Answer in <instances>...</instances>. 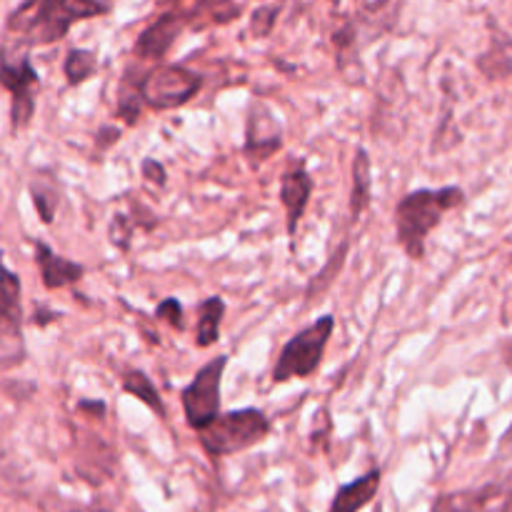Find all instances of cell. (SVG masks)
<instances>
[{
  "label": "cell",
  "instance_id": "1",
  "mask_svg": "<svg viewBox=\"0 0 512 512\" xmlns=\"http://www.w3.org/2000/svg\"><path fill=\"white\" fill-rule=\"evenodd\" d=\"M108 13L100 0H23L10 13L8 30L23 33L30 45H50L65 38L78 20Z\"/></svg>",
  "mask_w": 512,
  "mask_h": 512
},
{
  "label": "cell",
  "instance_id": "2",
  "mask_svg": "<svg viewBox=\"0 0 512 512\" xmlns=\"http://www.w3.org/2000/svg\"><path fill=\"white\" fill-rule=\"evenodd\" d=\"M465 193L455 185L448 188H420L405 195L395 208V230H398L400 248L408 253V258H425V240L428 235L443 223L445 213L463 205Z\"/></svg>",
  "mask_w": 512,
  "mask_h": 512
},
{
  "label": "cell",
  "instance_id": "3",
  "mask_svg": "<svg viewBox=\"0 0 512 512\" xmlns=\"http://www.w3.org/2000/svg\"><path fill=\"white\" fill-rule=\"evenodd\" d=\"M268 433V415L258 408H245L233 410V413H220L208 428L198 430V438L200 445L210 455L223 458V455H233L240 453V450L253 448L260 440L268 438Z\"/></svg>",
  "mask_w": 512,
  "mask_h": 512
},
{
  "label": "cell",
  "instance_id": "4",
  "mask_svg": "<svg viewBox=\"0 0 512 512\" xmlns=\"http://www.w3.org/2000/svg\"><path fill=\"white\" fill-rule=\"evenodd\" d=\"M333 330L335 318L333 315H323V318H318V323L308 325L298 335H293L285 343V348L280 350V358L273 370V383H288L293 378H310L320 368V363H323L325 348H328Z\"/></svg>",
  "mask_w": 512,
  "mask_h": 512
},
{
  "label": "cell",
  "instance_id": "5",
  "mask_svg": "<svg viewBox=\"0 0 512 512\" xmlns=\"http://www.w3.org/2000/svg\"><path fill=\"white\" fill-rule=\"evenodd\" d=\"M228 355H218L195 373L193 383L183 390L185 420L193 430H203L220 415V385H223Z\"/></svg>",
  "mask_w": 512,
  "mask_h": 512
},
{
  "label": "cell",
  "instance_id": "6",
  "mask_svg": "<svg viewBox=\"0 0 512 512\" xmlns=\"http://www.w3.org/2000/svg\"><path fill=\"white\" fill-rule=\"evenodd\" d=\"M200 85L203 80L193 70L183 68V65H160L145 75L140 83V95H143L145 105H150L153 110H173L188 103L198 93Z\"/></svg>",
  "mask_w": 512,
  "mask_h": 512
},
{
  "label": "cell",
  "instance_id": "7",
  "mask_svg": "<svg viewBox=\"0 0 512 512\" xmlns=\"http://www.w3.org/2000/svg\"><path fill=\"white\" fill-rule=\"evenodd\" d=\"M0 358L23 360V305L20 278L0 260Z\"/></svg>",
  "mask_w": 512,
  "mask_h": 512
},
{
  "label": "cell",
  "instance_id": "8",
  "mask_svg": "<svg viewBox=\"0 0 512 512\" xmlns=\"http://www.w3.org/2000/svg\"><path fill=\"white\" fill-rule=\"evenodd\" d=\"M0 85L13 95L10 105V118H13V130H23L35 113V90H38L40 78L35 73L33 63L28 58H20L18 63L0 55Z\"/></svg>",
  "mask_w": 512,
  "mask_h": 512
},
{
  "label": "cell",
  "instance_id": "9",
  "mask_svg": "<svg viewBox=\"0 0 512 512\" xmlns=\"http://www.w3.org/2000/svg\"><path fill=\"white\" fill-rule=\"evenodd\" d=\"M430 512H512V475L480 488L440 495Z\"/></svg>",
  "mask_w": 512,
  "mask_h": 512
},
{
  "label": "cell",
  "instance_id": "10",
  "mask_svg": "<svg viewBox=\"0 0 512 512\" xmlns=\"http://www.w3.org/2000/svg\"><path fill=\"white\" fill-rule=\"evenodd\" d=\"M313 195V178L305 168H290L280 180V200L288 210V233L295 235L300 218L305 215V208Z\"/></svg>",
  "mask_w": 512,
  "mask_h": 512
},
{
  "label": "cell",
  "instance_id": "11",
  "mask_svg": "<svg viewBox=\"0 0 512 512\" xmlns=\"http://www.w3.org/2000/svg\"><path fill=\"white\" fill-rule=\"evenodd\" d=\"M183 30V20L175 13L160 15L155 23H150L148 28L140 33L138 43H135V55L143 60H160L170 50V45L175 43V38Z\"/></svg>",
  "mask_w": 512,
  "mask_h": 512
},
{
  "label": "cell",
  "instance_id": "12",
  "mask_svg": "<svg viewBox=\"0 0 512 512\" xmlns=\"http://www.w3.org/2000/svg\"><path fill=\"white\" fill-rule=\"evenodd\" d=\"M35 263H38L40 275H43V285L48 290L65 288V285H73L83 278L85 268L80 263H73L68 258H60L53 253V248L45 243H35Z\"/></svg>",
  "mask_w": 512,
  "mask_h": 512
},
{
  "label": "cell",
  "instance_id": "13",
  "mask_svg": "<svg viewBox=\"0 0 512 512\" xmlns=\"http://www.w3.org/2000/svg\"><path fill=\"white\" fill-rule=\"evenodd\" d=\"M380 470H370L363 478L353 480V483L343 485V488L335 493L333 505H330V512H360L365 505L373 503V498L378 495L380 488Z\"/></svg>",
  "mask_w": 512,
  "mask_h": 512
},
{
  "label": "cell",
  "instance_id": "14",
  "mask_svg": "<svg viewBox=\"0 0 512 512\" xmlns=\"http://www.w3.org/2000/svg\"><path fill=\"white\" fill-rule=\"evenodd\" d=\"M223 318L225 303L220 295H210L198 305V328H195V345L198 348H210L213 343H218Z\"/></svg>",
  "mask_w": 512,
  "mask_h": 512
},
{
  "label": "cell",
  "instance_id": "15",
  "mask_svg": "<svg viewBox=\"0 0 512 512\" xmlns=\"http://www.w3.org/2000/svg\"><path fill=\"white\" fill-rule=\"evenodd\" d=\"M373 195V178H370V158L368 150L358 148L353 160V190H350V218L358 220L370 205Z\"/></svg>",
  "mask_w": 512,
  "mask_h": 512
},
{
  "label": "cell",
  "instance_id": "16",
  "mask_svg": "<svg viewBox=\"0 0 512 512\" xmlns=\"http://www.w3.org/2000/svg\"><path fill=\"white\" fill-rule=\"evenodd\" d=\"M478 68L483 70L490 80L505 78V75L512 73V40L508 35H495L488 53L480 55Z\"/></svg>",
  "mask_w": 512,
  "mask_h": 512
},
{
  "label": "cell",
  "instance_id": "17",
  "mask_svg": "<svg viewBox=\"0 0 512 512\" xmlns=\"http://www.w3.org/2000/svg\"><path fill=\"white\" fill-rule=\"evenodd\" d=\"M123 390L125 393L135 395L140 403L148 405V408L153 410V413H158L160 418H165V413H168V410H165L163 398H160L158 388H155L153 380H150L143 370H128L123 378Z\"/></svg>",
  "mask_w": 512,
  "mask_h": 512
},
{
  "label": "cell",
  "instance_id": "18",
  "mask_svg": "<svg viewBox=\"0 0 512 512\" xmlns=\"http://www.w3.org/2000/svg\"><path fill=\"white\" fill-rule=\"evenodd\" d=\"M95 68H98V58H95V53H90V50H78V48L70 50L63 65L65 78H68L70 85L85 83V80L95 73Z\"/></svg>",
  "mask_w": 512,
  "mask_h": 512
},
{
  "label": "cell",
  "instance_id": "19",
  "mask_svg": "<svg viewBox=\"0 0 512 512\" xmlns=\"http://www.w3.org/2000/svg\"><path fill=\"white\" fill-rule=\"evenodd\" d=\"M30 195H33V203L40 220H43V223H53L55 208H58V193H55L53 188H45L40 180H33V183H30Z\"/></svg>",
  "mask_w": 512,
  "mask_h": 512
},
{
  "label": "cell",
  "instance_id": "20",
  "mask_svg": "<svg viewBox=\"0 0 512 512\" xmlns=\"http://www.w3.org/2000/svg\"><path fill=\"white\" fill-rule=\"evenodd\" d=\"M345 253H348V243H343V248H340V253L333 255V260H330V263L325 265L323 273L315 275L313 283H310V288H308V295H315V290H318V293H320V290H325L330 283H333V273H335V270L343 268Z\"/></svg>",
  "mask_w": 512,
  "mask_h": 512
},
{
  "label": "cell",
  "instance_id": "21",
  "mask_svg": "<svg viewBox=\"0 0 512 512\" xmlns=\"http://www.w3.org/2000/svg\"><path fill=\"white\" fill-rule=\"evenodd\" d=\"M155 315H158L160 320H165V323L173 325L175 330H185L183 305H180L175 298H165L163 303H160L158 308H155Z\"/></svg>",
  "mask_w": 512,
  "mask_h": 512
},
{
  "label": "cell",
  "instance_id": "22",
  "mask_svg": "<svg viewBox=\"0 0 512 512\" xmlns=\"http://www.w3.org/2000/svg\"><path fill=\"white\" fill-rule=\"evenodd\" d=\"M130 233H133V223L128 220V215H115L113 223H110V240H113V245H118L120 250H128Z\"/></svg>",
  "mask_w": 512,
  "mask_h": 512
},
{
  "label": "cell",
  "instance_id": "23",
  "mask_svg": "<svg viewBox=\"0 0 512 512\" xmlns=\"http://www.w3.org/2000/svg\"><path fill=\"white\" fill-rule=\"evenodd\" d=\"M275 18H278V8L275 5H265V8L255 10L250 28H253L255 35H268L273 30Z\"/></svg>",
  "mask_w": 512,
  "mask_h": 512
},
{
  "label": "cell",
  "instance_id": "24",
  "mask_svg": "<svg viewBox=\"0 0 512 512\" xmlns=\"http://www.w3.org/2000/svg\"><path fill=\"white\" fill-rule=\"evenodd\" d=\"M143 175L150 180V183H158V185H165V178H168V175H165L163 165H160L158 160H153V158L143 160Z\"/></svg>",
  "mask_w": 512,
  "mask_h": 512
},
{
  "label": "cell",
  "instance_id": "25",
  "mask_svg": "<svg viewBox=\"0 0 512 512\" xmlns=\"http://www.w3.org/2000/svg\"><path fill=\"white\" fill-rule=\"evenodd\" d=\"M115 140H120V130L113 128V125H105V128L98 130V138H95V143H98L100 148H110Z\"/></svg>",
  "mask_w": 512,
  "mask_h": 512
},
{
  "label": "cell",
  "instance_id": "26",
  "mask_svg": "<svg viewBox=\"0 0 512 512\" xmlns=\"http://www.w3.org/2000/svg\"><path fill=\"white\" fill-rule=\"evenodd\" d=\"M512 455V425L508 430H505V435H503V440H500V455Z\"/></svg>",
  "mask_w": 512,
  "mask_h": 512
},
{
  "label": "cell",
  "instance_id": "27",
  "mask_svg": "<svg viewBox=\"0 0 512 512\" xmlns=\"http://www.w3.org/2000/svg\"><path fill=\"white\" fill-rule=\"evenodd\" d=\"M78 408L80 410H90V413H98V415L105 413V405L103 403H80Z\"/></svg>",
  "mask_w": 512,
  "mask_h": 512
},
{
  "label": "cell",
  "instance_id": "28",
  "mask_svg": "<svg viewBox=\"0 0 512 512\" xmlns=\"http://www.w3.org/2000/svg\"><path fill=\"white\" fill-rule=\"evenodd\" d=\"M98 512H108V510H98Z\"/></svg>",
  "mask_w": 512,
  "mask_h": 512
}]
</instances>
